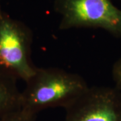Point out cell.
Segmentation results:
<instances>
[{"label":"cell","instance_id":"obj_2","mask_svg":"<svg viewBox=\"0 0 121 121\" xmlns=\"http://www.w3.org/2000/svg\"><path fill=\"white\" fill-rule=\"evenodd\" d=\"M32 36L22 23L0 11V71L27 82L37 68L32 63Z\"/></svg>","mask_w":121,"mask_h":121},{"label":"cell","instance_id":"obj_7","mask_svg":"<svg viewBox=\"0 0 121 121\" xmlns=\"http://www.w3.org/2000/svg\"><path fill=\"white\" fill-rule=\"evenodd\" d=\"M112 75L114 83V87L121 95V56L113 65Z\"/></svg>","mask_w":121,"mask_h":121},{"label":"cell","instance_id":"obj_3","mask_svg":"<svg viewBox=\"0 0 121 121\" xmlns=\"http://www.w3.org/2000/svg\"><path fill=\"white\" fill-rule=\"evenodd\" d=\"M59 28H99L121 37V10L110 0H56Z\"/></svg>","mask_w":121,"mask_h":121},{"label":"cell","instance_id":"obj_5","mask_svg":"<svg viewBox=\"0 0 121 121\" xmlns=\"http://www.w3.org/2000/svg\"><path fill=\"white\" fill-rule=\"evenodd\" d=\"M17 79L0 71V118L21 108Z\"/></svg>","mask_w":121,"mask_h":121},{"label":"cell","instance_id":"obj_1","mask_svg":"<svg viewBox=\"0 0 121 121\" xmlns=\"http://www.w3.org/2000/svg\"><path fill=\"white\" fill-rule=\"evenodd\" d=\"M25 83L21 108L36 114L47 108H65L90 87L81 75L57 67H37Z\"/></svg>","mask_w":121,"mask_h":121},{"label":"cell","instance_id":"obj_4","mask_svg":"<svg viewBox=\"0 0 121 121\" xmlns=\"http://www.w3.org/2000/svg\"><path fill=\"white\" fill-rule=\"evenodd\" d=\"M65 110V121H121V95L114 87H89Z\"/></svg>","mask_w":121,"mask_h":121},{"label":"cell","instance_id":"obj_6","mask_svg":"<svg viewBox=\"0 0 121 121\" xmlns=\"http://www.w3.org/2000/svg\"><path fill=\"white\" fill-rule=\"evenodd\" d=\"M37 114L21 108L0 118V121H36Z\"/></svg>","mask_w":121,"mask_h":121},{"label":"cell","instance_id":"obj_8","mask_svg":"<svg viewBox=\"0 0 121 121\" xmlns=\"http://www.w3.org/2000/svg\"><path fill=\"white\" fill-rule=\"evenodd\" d=\"M1 0H0V2H1ZM1 6H0V11H1Z\"/></svg>","mask_w":121,"mask_h":121}]
</instances>
